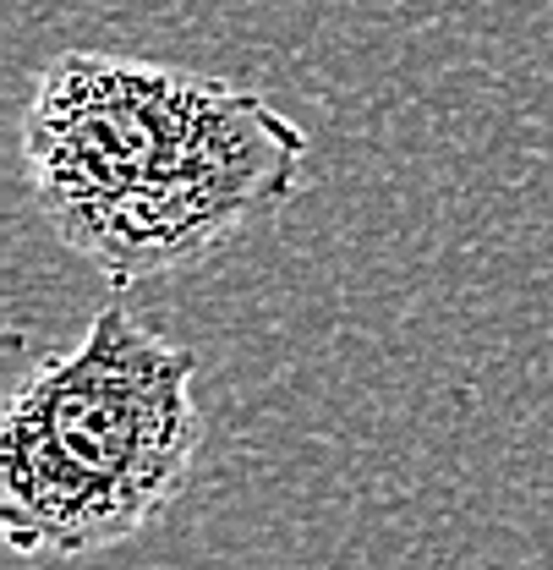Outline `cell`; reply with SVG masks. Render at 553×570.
Returning a JSON list of instances; mask_svg holds the SVG:
<instances>
[{"label": "cell", "mask_w": 553, "mask_h": 570, "mask_svg": "<svg viewBox=\"0 0 553 570\" xmlns=\"http://www.w3.org/2000/svg\"><path fill=\"white\" fill-rule=\"evenodd\" d=\"M247 88L159 61L67 50L39 71L22 159L56 236L77 247L99 214L192 159Z\"/></svg>", "instance_id": "cell-2"}, {"label": "cell", "mask_w": 553, "mask_h": 570, "mask_svg": "<svg viewBox=\"0 0 553 570\" xmlns=\"http://www.w3.org/2000/svg\"><path fill=\"white\" fill-rule=\"evenodd\" d=\"M198 450V356L99 307L0 417V532L22 560L105 554L170 510Z\"/></svg>", "instance_id": "cell-1"}, {"label": "cell", "mask_w": 553, "mask_h": 570, "mask_svg": "<svg viewBox=\"0 0 553 570\" xmlns=\"http://www.w3.org/2000/svg\"><path fill=\"white\" fill-rule=\"evenodd\" d=\"M302 170L307 132L247 88L192 159L99 214L71 253H82L110 285L154 281L208 258L241 225L279 214L302 193Z\"/></svg>", "instance_id": "cell-3"}]
</instances>
